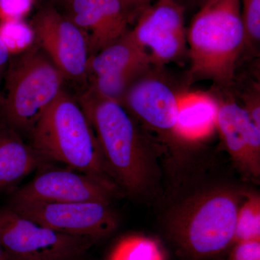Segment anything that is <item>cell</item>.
<instances>
[{
  "label": "cell",
  "instance_id": "6da1fadb",
  "mask_svg": "<svg viewBox=\"0 0 260 260\" xmlns=\"http://www.w3.org/2000/svg\"><path fill=\"white\" fill-rule=\"evenodd\" d=\"M78 102L88 116L103 158L121 190L142 195L157 177L153 145L136 119L121 104L104 99L90 88Z\"/></svg>",
  "mask_w": 260,
  "mask_h": 260
},
{
  "label": "cell",
  "instance_id": "7a4b0ae2",
  "mask_svg": "<svg viewBox=\"0 0 260 260\" xmlns=\"http://www.w3.org/2000/svg\"><path fill=\"white\" fill-rule=\"evenodd\" d=\"M240 195L229 187L197 193L174 209L167 237L182 260H218L234 244Z\"/></svg>",
  "mask_w": 260,
  "mask_h": 260
},
{
  "label": "cell",
  "instance_id": "3957f363",
  "mask_svg": "<svg viewBox=\"0 0 260 260\" xmlns=\"http://www.w3.org/2000/svg\"><path fill=\"white\" fill-rule=\"evenodd\" d=\"M188 81L208 80L230 86L246 48L240 0H204L186 31Z\"/></svg>",
  "mask_w": 260,
  "mask_h": 260
},
{
  "label": "cell",
  "instance_id": "277c9868",
  "mask_svg": "<svg viewBox=\"0 0 260 260\" xmlns=\"http://www.w3.org/2000/svg\"><path fill=\"white\" fill-rule=\"evenodd\" d=\"M32 148L53 160L119 189L108 170L93 126L80 106L64 90L31 131Z\"/></svg>",
  "mask_w": 260,
  "mask_h": 260
},
{
  "label": "cell",
  "instance_id": "5b68a950",
  "mask_svg": "<svg viewBox=\"0 0 260 260\" xmlns=\"http://www.w3.org/2000/svg\"><path fill=\"white\" fill-rule=\"evenodd\" d=\"M66 79L40 48L10 57L0 98V119L15 131H30L63 91Z\"/></svg>",
  "mask_w": 260,
  "mask_h": 260
},
{
  "label": "cell",
  "instance_id": "8992f818",
  "mask_svg": "<svg viewBox=\"0 0 260 260\" xmlns=\"http://www.w3.org/2000/svg\"><path fill=\"white\" fill-rule=\"evenodd\" d=\"M43 225L16 213L0 208V246L13 260H56L88 252L98 244Z\"/></svg>",
  "mask_w": 260,
  "mask_h": 260
},
{
  "label": "cell",
  "instance_id": "52a82bcc",
  "mask_svg": "<svg viewBox=\"0 0 260 260\" xmlns=\"http://www.w3.org/2000/svg\"><path fill=\"white\" fill-rule=\"evenodd\" d=\"M9 208L56 232L98 242L112 236L119 224L115 210L104 202L15 203Z\"/></svg>",
  "mask_w": 260,
  "mask_h": 260
},
{
  "label": "cell",
  "instance_id": "ba28073f",
  "mask_svg": "<svg viewBox=\"0 0 260 260\" xmlns=\"http://www.w3.org/2000/svg\"><path fill=\"white\" fill-rule=\"evenodd\" d=\"M185 10L180 0H155L128 30L148 52L153 66L162 68L187 54Z\"/></svg>",
  "mask_w": 260,
  "mask_h": 260
},
{
  "label": "cell",
  "instance_id": "9c48e42d",
  "mask_svg": "<svg viewBox=\"0 0 260 260\" xmlns=\"http://www.w3.org/2000/svg\"><path fill=\"white\" fill-rule=\"evenodd\" d=\"M30 25L41 49L65 78L82 80L88 76V37L78 25L50 5L39 10Z\"/></svg>",
  "mask_w": 260,
  "mask_h": 260
},
{
  "label": "cell",
  "instance_id": "30bf717a",
  "mask_svg": "<svg viewBox=\"0 0 260 260\" xmlns=\"http://www.w3.org/2000/svg\"><path fill=\"white\" fill-rule=\"evenodd\" d=\"M179 89L152 65L132 85L123 106L144 128L164 137H174Z\"/></svg>",
  "mask_w": 260,
  "mask_h": 260
},
{
  "label": "cell",
  "instance_id": "8fae6325",
  "mask_svg": "<svg viewBox=\"0 0 260 260\" xmlns=\"http://www.w3.org/2000/svg\"><path fill=\"white\" fill-rule=\"evenodd\" d=\"M119 191L73 169H49L15 191L10 204L89 201L111 203Z\"/></svg>",
  "mask_w": 260,
  "mask_h": 260
},
{
  "label": "cell",
  "instance_id": "7c38bea8",
  "mask_svg": "<svg viewBox=\"0 0 260 260\" xmlns=\"http://www.w3.org/2000/svg\"><path fill=\"white\" fill-rule=\"evenodd\" d=\"M219 102L216 129L236 167L246 177L260 176V127L244 108L229 95L217 93Z\"/></svg>",
  "mask_w": 260,
  "mask_h": 260
},
{
  "label": "cell",
  "instance_id": "4fadbf2b",
  "mask_svg": "<svg viewBox=\"0 0 260 260\" xmlns=\"http://www.w3.org/2000/svg\"><path fill=\"white\" fill-rule=\"evenodd\" d=\"M67 17L88 37L90 56L128 31L129 15L121 0H65Z\"/></svg>",
  "mask_w": 260,
  "mask_h": 260
},
{
  "label": "cell",
  "instance_id": "5bb4252c",
  "mask_svg": "<svg viewBox=\"0 0 260 260\" xmlns=\"http://www.w3.org/2000/svg\"><path fill=\"white\" fill-rule=\"evenodd\" d=\"M218 109L215 93L179 89L174 137L187 141L205 139L216 129Z\"/></svg>",
  "mask_w": 260,
  "mask_h": 260
},
{
  "label": "cell",
  "instance_id": "9a60e30c",
  "mask_svg": "<svg viewBox=\"0 0 260 260\" xmlns=\"http://www.w3.org/2000/svg\"><path fill=\"white\" fill-rule=\"evenodd\" d=\"M46 161L32 147L25 144L18 132L0 124V191L27 177Z\"/></svg>",
  "mask_w": 260,
  "mask_h": 260
},
{
  "label": "cell",
  "instance_id": "2e32d148",
  "mask_svg": "<svg viewBox=\"0 0 260 260\" xmlns=\"http://www.w3.org/2000/svg\"><path fill=\"white\" fill-rule=\"evenodd\" d=\"M151 66L148 52L132 39L127 31L115 42L90 56L88 75L95 77L144 71Z\"/></svg>",
  "mask_w": 260,
  "mask_h": 260
},
{
  "label": "cell",
  "instance_id": "e0dca14e",
  "mask_svg": "<svg viewBox=\"0 0 260 260\" xmlns=\"http://www.w3.org/2000/svg\"><path fill=\"white\" fill-rule=\"evenodd\" d=\"M104 260H167L159 242L140 234H127L118 239Z\"/></svg>",
  "mask_w": 260,
  "mask_h": 260
},
{
  "label": "cell",
  "instance_id": "ac0fdd59",
  "mask_svg": "<svg viewBox=\"0 0 260 260\" xmlns=\"http://www.w3.org/2000/svg\"><path fill=\"white\" fill-rule=\"evenodd\" d=\"M251 240H260V198L257 194H248L239 206L234 244Z\"/></svg>",
  "mask_w": 260,
  "mask_h": 260
},
{
  "label": "cell",
  "instance_id": "d6986e66",
  "mask_svg": "<svg viewBox=\"0 0 260 260\" xmlns=\"http://www.w3.org/2000/svg\"><path fill=\"white\" fill-rule=\"evenodd\" d=\"M0 39L10 57L28 51L37 42L31 25L23 20H0Z\"/></svg>",
  "mask_w": 260,
  "mask_h": 260
},
{
  "label": "cell",
  "instance_id": "ffe728a7",
  "mask_svg": "<svg viewBox=\"0 0 260 260\" xmlns=\"http://www.w3.org/2000/svg\"><path fill=\"white\" fill-rule=\"evenodd\" d=\"M246 47L256 49L260 42V0H240Z\"/></svg>",
  "mask_w": 260,
  "mask_h": 260
},
{
  "label": "cell",
  "instance_id": "44dd1931",
  "mask_svg": "<svg viewBox=\"0 0 260 260\" xmlns=\"http://www.w3.org/2000/svg\"><path fill=\"white\" fill-rule=\"evenodd\" d=\"M223 256L218 260H260V240L235 243Z\"/></svg>",
  "mask_w": 260,
  "mask_h": 260
},
{
  "label": "cell",
  "instance_id": "7402d4cb",
  "mask_svg": "<svg viewBox=\"0 0 260 260\" xmlns=\"http://www.w3.org/2000/svg\"><path fill=\"white\" fill-rule=\"evenodd\" d=\"M34 0H0V20H22Z\"/></svg>",
  "mask_w": 260,
  "mask_h": 260
},
{
  "label": "cell",
  "instance_id": "603a6c76",
  "mask_svg": "<svg viewBox=\"0 0 260 260\" xmlns=\"http://www.w3.org/2000/svg\"><path fill=\"white\" fill-rule=\"evenodd\" d=\"M129 15L132 23L153 3V0H121Z\"/></svg>",
  "mask_w": 260,
  "mask_h": 260
},
{
  "label": "cell",
  "instance_id": "cb8c5ba5",
  "mask_svg": "<svg viewBox=\"0 0 260 260\" xmlns=\"http://www.w3.org/2000/svg\"><path fill=\"white\" fill-rule=\"evenodd\" d=\"M10 59L8 49L0 39V98L2 95V85L4 83L5 73Z\"/></svg>",
  "mask_w": 260,
  "mask_h": 260
},
{
  "label": "cell",
  "instance_id": "d4e9b609",
  "mask_svg": "<svg viewBox=\"0 0 260 260\" xmlns=\"http://www.w3.org/2000/svg\"><path fill=\"white\" fill-rule=\"evenodd\" d=\"M56 260H94L88 255V252L81 253V254H75V255L68 256V257L61 258Z\"/></svg>",
  "mask_w": 260,
  "mask_h": 260
},
{
  "label": "cell",
  "instance_id": "484cf974",
  "mask_svg": "<svg viewBox=\"0 0 260 260\" xmlns=\"http://www.w3.org/2000/svg\"><path fill=\"white\" fill-rule=\"evenodd\" d=\"M0 260H13L6 254V252L3 250L1 246H0Z\"/></svg>",
  "mask_w": 260,
  "mask_h": 260
},
{
  "label": "cell",
  "instance_id": "4316f807",
  "mask_svg": "<svg viewBox=\"0 0 260 260\" xmlns=\"http://www.w3.org/2000/svg\"><path fill=\"white\" fill-rule=\"evenodd\" d=\"M184 1L186 2V3H189V4L196 5L199 7L200 4H201L204 0H184Z\"/></svg>",
  "mask_w": 260,
  "mask_h": 260
},
{
  "label": "cell",
  "instance_id": "83f0119b",
  "mask_svg": "<svg viewBox=\"0 0 260 260\" xmlns=\"http://www.w3.org/2000/svg\"><path fill=\"white\" fill-rule=\"evenodd\" d=\"M62 1H64H64H65V0H62Z\"/></svg>",
  "mask_w": 260,
  "mask_h": 260
}]
</instances>
